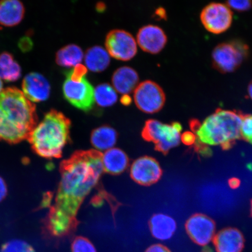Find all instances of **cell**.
<instances>
[{"mask_svg": "<svg viewBox=\"0 0 252 252\" xmlns=\"http://www.w3.org/2000/svg\"><path fill=\"white\" fill-rule=\"evenodd\" d=\"M121 102L123 104H124V105H128L131 102V100L130 99V96H128L125 94V96H123L121 99Z\"/></svg>", "mask_w": 252, "mask_h": 252, "instance_id": "cell-32", "label": "cell"}, {"mask_svg": "<svg viewBox=\"0 0 252 252\" xmlns=\"http://www.w3.org/2000/svg\"><path fill=\"white\" fill-rule=\"evenodd\" d=\"M182 130V126L178 122L166 125L151 119L145 124L141 135L145 140L155 144L156 150L166 154L180 144Z\"/></svg>", "mask_w": 252, "mask_h": 252, "instance_id": "cell-5", "label": "cell"}, {"mask_svg": "<svg viewBox=\"0 0 252 252\" xmlns=\"http://www.w3.org/2000/svg\"><path fill=\"white\" fill-rule=\"evenodd\" d=\"M213 242L217 252H242L245 239L238 229L227 228L217 233Z\"/></svg>", "mask_w": 252, "mask_h": 252, "instance_id": "cell-15", "label": "cell"}, {"mask_svg": "<svg viewBox=\"0 0 252 252\" xmlns=\"http://www.w3.org/2000/svg\"><path fill=\"white\" fill-rule=\"evenodd\" d=\"M23 93L32 102L45 101L50 94V84L43 75L31 72L25 77L22 84Z\"/></svg>", "mask_w": 252, "mask_h": 252, "instance_id": "cell-13", "label": "cell"}, {"mask_svg": "<svg viewBox=\"0 0 252 252\" xmlns=\"http://www.w3.org/2000/svg\"><path fill=\"white\" fill-rule=\"evenodd\" d=\"M71 252H97L89 239L83 236H77L71 244Z\"/></svg>", "mask_w": 252, "mask_h": 252, "instance_id": "cell-26", "label": "cell"}, {"mask_svg": "<svg viewBox=\"0 0 252 252\" xmlns=\"http://www.w3.org/2000/svg\"><path fill=\"white\" fill-rule=\"evenodd\" d=\"M8 188L4 179L0 176V203L7 196Z\"/></svg>", "mask_w": 252, "mask_h": 252, "instance_id": "cell-30", "label": "cell"}, {"mask_svg": "<svg viewBox=\"0 0 252 252\" xmlns=\"http://www.w3.org/2000/svg\"><path fill=\"white\" fill-rule=\"evenodd\" d=\"M139 81L136 71L127 66L116 70L112 77L113 88L119 93L127 94L132 92Z\"/></svg>", "mask_w": 252, "mask_h": 252, "instance_id": "cell-17", "label": "cell"}, {"mask_svg": "<svg viewBox=\"0 0 252 252\" xmlns=\"http://www.w3.org/2000/svg\"><path fill=\"white\" fill-rule=\"evenodd\" d=\"M241 137L252 144V115H242Z\"/></svg>", "mask_w": 252, "mask_h": 252, "instance_id": "cell-27", "label": "cell"}, {"mask_svg": "<svg viewBox=\"0 0 252 252\" xmlns=\"http://www.w3.org/2000/svg\"><path fill=\"white\" fill-rule=\"evenodd\" d=\"M105 5L103 4V3H99L97 5L96 9L98 11H103V9H105Z\"/></svg>", "mask_w": 252, "mask_h": 252, "instance_id": "cell-35", "label": "cell"}, {"mask_svg": "<svg viewBox=\"0 0 252 252\" xmlns=\"http://www.w3.org/2000/svg\"><path fill=\"white\" fill-rule=\"evenodd\" d=\"M103 171L112 175L124 172L129 164L128 158L124 151L112 148L102 156Z\"/></svg>", "mask_w": 252, "mask_h": 252, "instance_id": "cell-19", "label": "cell"}, {"mask_svg": "<svg viewBox=\"0 0 252 252\" xmlns=\"http://www.w3.org/2000/svg\"><path fill=\"white\" fill-rule=\"evenodd\" d=\"M145 252H172L168 248L161 244H154L150 246Z\"/></svg>", "mask_w": 252, "mask_h": 252, "instance_id": "cell-31", "label": "cell"}, {"mask_svg": "<svg viewBox=\"0 0 252 252\" xmlns=\"http://www.w3.org/2000/svg\"><path fill=\"white\" fill-rule=\"evenodd\" d=\"M149 226L153 237L160 241L171 239L177 229L174 219L162 213L154 214L150 219Z\"/></svg>", "mask_w": 252, "mask_h": 252, "instance_id": "cell-16", "label": "cell"}, {"mask_svg": "<svg viewBox=\"0 0 252 252\" xmlns=\"http://www.w3.org/2000/svg\"><path fill=\"white\" fill-rule=\"evenodd\" d=\"M3 84L1 78H0V93H1V91L3 90Z\"/></svg>", "mask_w": 252, "mask_h": 252, "instance_id": "cell-37", "label": "cell"}, {"mask_svg": "<svg viewBox=\"0 0 252 252\" xmlns=\"http://www.w3.org/2000/svg\"><path fill=\"white\" fill-rule=\"evenodd\" d=\"M242 115L232 110L218 109L199 123L191 122L196 137L195 143L230 149L241 137Z\"/></svg>", "mask_w": 252, "mask_h": 252, "instance_id": "cell-4", "label": "cell"}, {"mask_svg": "<svg viewBox=\"0 0 252 252\" xmlns=\"http://www.w3.org/2000/svg\"><path fill=\"white\" fill-rule=\"evenodd\" d=\"M181 140L185 145L190 146L196 143V137L191 132L187 131L182 134Z\"/></svg>", "mask_w": 252, "mask_h": 252, "instance_id": "cell-29", "label": "cell"}, {"mask_svg": "<svg viewBox=\"0 0 252 252\" xmlns=\"http://www.w3.org/2000/svg\"><path fill=\"white\" fill-rule=\"evenodd\" d=\"M105 46L109 55L122 61H128L137 54L136 41L128 32L114 30L107 34Z\"/></svg>", "mask_w": 252, "mask_h": 252, "instance_id": "cell-10", "label": "cell"}, {"mask_svg": "<svg viewBox=\"0 0 252 252\" xmlns=\"http://www.w3.org/2000/svg\"><path fill=\"white\" fill-rule=\"evenodd\" d=\"M71 122L62 112L51 110L36 124L28 136L32 147L39 156L59 158L70 141Z\"/></svg>", "mask_w": 252, "mask_h": 252, "instance_id": "cell-3", "label": "cell"}, {"mask_svg": "<svg viewBox=\"0 0 252 252\" xmlns=\"http://www.w3.org/2000/svg\"><path fill=\"white\" fill-rule=\"evenodd\" d=\"M248 46L239 40L220 44L212 53L213 64L223 73L234 71L247 58Z\"/></svg>", "mask_w": 252, "mask_h": 252, "instance_id": "cell-6", "label": "cell"}, {"mask_svg": "<svg viewBox=\"0 0 252 252\" xmlns=\"http://www.w3.org/2000/svg\"><path fill=\"white\" fill-rule=\"evenodd\" d=\"M84 53L80 47L74 44L60 49L56 53L57 64L62 67H76L83 61Z\"/></svg>", "mask_w": 252, "mask_h": 252, "instance_id": "cell-22", "label": "cell"}, {"mask_svg": "<svg viewBox=\"0 0 252 252\" xmlns=\"http://www.w3.org/2000/svg\"><path fill=\"white\" fill-rule=\"evenodd\" d=\"M202 252H213V251L212 249L209 247H207V246H206V247H204Z\"/></svg>", "mask_w": 252, "mask_h": 252, "instance_id": "cell-36", "label": "cell"}, {"mask_svg": "<svg viewBox=\"0 0 252 252\" xmlns=\"http://www.w3.org/2000/svg\"><path fill=\"white\" fill-rule=\"evenodd\" d=\"M24 6L17 0L0 1V24L4 27L15 26L23 20Z\"/></svg>", "mask_w": 252, "mask_h": 252, "instance_id": "cell-18", "label": "cell"}, {"mask_svg": "<svg viewBox=\"0 0 252 252\" xmlns=\"http://www.w3.org/2000/svg\"><path fill=\"white\" fill-rule=\"evenodd\" d=\"M134 99L138 109L151 114L162 109L166 97L161 87L152 81L147 80L135 88Z\"/></svg>", "mask_w": 252, "mask_h": 252, "instance_id": "cell-8", "label": "cell"}, {"mask_svg": "<svg viewBox=\"0 0 252 252\" xmlns=\"http://www.w3.org/2000/svg\"><path fill=\"white\" fill-rule=\"evenodd\" d=\"M110 55L101 46H94L87 50L85 63L88 70L101 72L108 68L110 64Z\"/></svg>", "mask_w": 252, "mask_h": 252, "instance_id": "cell-21", "label": "cell"}, {"mask_svg": "<svg viewBox=\"0 0 252 252\" xmlns=\"http://www.w3.org/2000/svg\"><path fill=\"white\" fill-rule=\"evenodd\" d=\"M157 14L158 15L160 16V17H162V18H165V13L164 9L159 8V9H158V11L157 12Z\"/></svg>", "mask_w": 252, "mask_h": 252, "instance_id": "cell-33", "label": "cell"}, {"mask_svg": "<svg viewBox=\"0 0 252 252\" xmlns=\"http://www.w3.org/2000/svg\"><path fill=\"white\" fill-rule=\"evenodd\" d=\"M102 158L99 151H79L62 163L61 180L47 220L50 235L64 237L76 229L81 204L101 177Z\"/></svg>", "mask_w": 252, "mask_h": 252, "instance_id": "cell-1", "label": "cell"}, {"mask_svg": "<svg viewBox=\"0 0 252 252\" xmlns=\"http://www.w3.org/2000/svg\"><path fill=\"white\" fill-rule=\"evenodd\" d=\"M251 213H252V203H251Z\"/></svg>", "mask_w": 252, "mask_h": 252, "instance_id": "cell-38", "label": "cell"}, {"mask_svg": "<svg viewBox=\"0 0 252 252\" xmlns=\"http://www.w3.org/2000/svg\"><path fill=\"white\" fill-rule=\"evenodd\" d=\"M162 175L161 167L152 157H140L134 160L131 166V178L137 184L142 186L149 187L156 184Z\"/></svg>", "mask_w": 252, "mask_h": 252, "instance_id": "cell-12", "label": "cell"}, {"mask_svg": "<svg viewBox=\"0 0 252 252\" xmlns=\"http://www.w3.org/2000/svg\"><path fill=\"white\" fill-rule=\"evenodd\" d=\"M185 228L191 240L201 247H206L213 241L216 235L215 222L202 214L191 216L186 223Z\"/></svg>", "mask_w": 252, "mask_h": 252, "instance_id": "cell-11", "label": "cell"}, {"mask_svg": "<svg viewBox=\"0 0 252 252\" xmlns=\"http://www.w3.org/2000/svg\"><path fill=\"white\" fill-rule=\"evenodd\" d=\"M200 20L205 29L214 34L225 32L231 27L233 14L226 4L213 2L205 7L200 14Z\"/></svg>", "mask_w": 252, "mask_h": 252, "instance_id": "cell-9", "label": "cell"}, {"mask_svg": "<svg viewBox=\"0 0 252 252\" xmlns=\"http://www.w3.org/2000/svg\"><path fill=\"white\" fill-rule=\"evenodd\" d=\"M137 40L138 45L144 52L157 54L164 48L167 37L161 28L149 25L138 31Z\"/></svg>", "mask_w": 252, "mask_h": 252, "instance_id": "cell-14", "label": "cell"}, {"mask_svg": "<svg viewBox=\"0 0 252 252\" xmlns=\"http://www.w3.org/2000/svg\"><path fill=\"white\" fill-rule=\"evenodd\" d=\"M117 138V132L114 128L108 126H103L93 130L91 141L97 151H106L115 146Z\"/></svg>", "mask_w": 252, "mask_h": 252, "instance_id": "cell-20", "label": "cell"}, {"mask_svg": "<svg viewBox=\"0 0 252 252\" xmlns=\"http://www.w3.org/2000/svg\"><path fill=\"white\" fill-rule=\"evenodd\" d=\"M0 252H35L32 246L21 239H12L0 249Z\"/></svg>", "mask_w": 252, "mask_h": 252, "instance_id": "cell-25", "label": "cell"}, {"mask_svg": "<svg viewBox=\"0 0 252 252\" xmlns=\"http://www.w3.org/2000/svg\"><path fill=\"white\" fill-rule=\"evenodd\" d=\"M94 102L100 106H111L117 102L118 94L114 88L108 84H102L94 89Z\"/></svg>", "mask_w": 252, "mask_h": 252, "instance_id": "cell-24", "label": "cell"}, {"mask_svg": "<svg viewBox=\"0 0 252 252\" xmlns=\"http://www.w3.org/2000/svg\"><path fill=\"white\" fill-rule=\"evenodd\" d=\"M37 124L36 107L15 87L0 93V140L17 143L28 138Z\"/></svg>", "mask_w": 252, "mask_h": 252, "instance_id": "cell-2", "label": "cell"}, {"mask_svg": "<svg viewBox=\"0 0 252 252\" xmlns=\"http://www.w3.org/2000/svg\"><path fill=\"white\" fill-rule=\"evenodd\" d=\"M21 76L20 64L14 61L10 53L4 52L0 55V78L5 81L13 82Z\"/></svg>", "mask_w": 252, "mask_h": 252, "instance_id": "cell-23", "label": "cell"}, {"mask_svg": "<svg viewBox=\"0 0 252 252\" xmlns=\"http://www.w3.org/2000/svg\"><path fill=\"white\" fill-rule=\"evenodd\" d=\"M63 92L65 99L75 108L86 112L93 108L94 89L86 77L76 80L67 74Z\"/></svg>", "mask_w": 252, "mask_h": 252, "instance_id": "cell-7", "label": "cell"}, {"mask_svg": "<svg viewBox=\"0 0 252 252\" xmlns=\"http://www.w3.org/2000/svg\"><path fill=\"white\" fill-rule=\"evenodd\" d=\"M248 92L249 96H250L251 99L252 100V81L251 82L250 85H249L248 88Z\"/></svg>", "mask_w": 252, "mask_h": 252, "instance_id": "cell-34", "label": "cell"}, {"mask_svg": "<svg viewBox=\"0 0 252 252\" xmlns=\"http://www.w3.org/2000/svg\"><path fill=\"white\" fill-rule=\"evenodd\" d=\"M228 7L235 11L243 12L250 9L252 6V2L250 0H231L227 1Z\"/></svg>", "mask_w": 252, "mask_h": 252, "instance_id": "cell-28", "label": "cell"}]
</instances>
